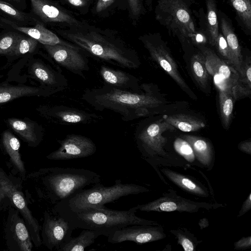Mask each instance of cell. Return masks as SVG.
Returning a JSON list of instances; mask_svg holds the SVG:
<instances>
[{
	"label": "cell",
	"instance_id": "7c38bea8",
	"mask_svg": "<svg viewBox=\"0 0 251 251\" xmlns=\"http://www.w3.org/2000/svg\"><path fill=\"white\" fill-rule=\"evenodd\" d=\"M4 224V239L10 251H31L33 244L25 220L17 209L10 205Z\"/></svg>",
	"mask_w": 251,
	"mask_h": 251
},
{
	"label": "cell",
	"instance_id": "d6a6232c",
	"mask_svg": "<svg viewBox=\"0 0 251 251\" xmlns=\"http://www.w3.org/2000/svg\"><path fill=\"white\" fill-rule=\"evenodd\" d=\"M177 240V244L180 245L185 251H194L197 246L202 241L199 240L185 228H178L176 229L170 230Z\"/></svg>",
	"mask_w": 251,
	"mask_h": 251
},
{
	"label": "cell",
	"instance_id": "ee69618b",
	"mask_svg": "<svg viewBox=\"0 0 251 251\" xmlns=\"http://www.w3.org/2000/svg\"><path fill=\"white\" fill-rule=\"evenodd\" d=\"M235 250H245L251 247V236L244 237L234 244Z\"/></svg>",
	"mask_w": 251,
	"mask_h": 251
},
{
	"label": "cell",
	"instance_id": "f6af8a7d",
	"mask_svg": "<svg viewBox=\"0 0 251 251\" xmlns=\"http://www.w3.org/2000/svg\"><path fill=\"white\" fill-rule=\"evenodd\" d=\"M8 2L16 8L24 11L27 8V0H2Z\"/></svg>",
	"mask_w": 251,
	"mask_h": 251
},
{
	"label": "cell",
	"instance_id": "5bb4252c",
	"mask_svg": "<svg viewBox=\"0 0 251 251\" xmlns=\"http://www.w3.org/2000/svg\"><path fill=\"white\" fill-rule=\"evenodd\" d=\"M202 54L206 70L212 75L219 91L226 92L232 96L234 88L240 84L239 74L209 49H203Z\"/></svg>",
	"mask_w": 251,
	"mask_h": 251
},
{
	"label": "cell",
	"instance_id": "74e56055",
	"mask_svg": "<svg viewBox=\"0 0 251 251\" xmlns=\"http://www.w3.org/2000/svg\"><path fill=\"white\" fill-rule=\"evenodd\" d=\"M174 147L176 151L187 161L192 162L195 159L193 150L190 144L185 139L177 138L174 141Z\"/></svg>",
	"mask_w": 251,
	"mask_h": 251
},
{
	"label": "cell",
	"instance_id": "f907efd6",
	"mask_svg": "<svg viewBox=\"0 0 251 251\" xmlns=\"http://www.w3.org/2000/svg\"><path fill=\"white\" fill-rule=\"evenodd\" d=\"M10 205H11L10 203H0V213L7 210Z\"/></svg>",
	"mask_w": 251,
	"mask_h": 251
},
{
	"label": "cell",
	"instance_id": "3957f363",
	"mask_svg": "<svg viewBox=\"0 0 251 251\" xmlns=\"http://www.w3.org/2000/svg\"><path fill=\"white\" fill-rule=\"evenodd\" d=\"M144 92L117 89L104 83L99 87L87 88L81 99L98 111L108 110L119 114L123 121L129 122L148 116L161 101L143 84Z\"/></svg>",
	"mask_w": 251,
	"mask_h": 251
},
{
	"label": "cell",
	"instance_id": "816d5d0a",
	"mask_svg": "<svg viewBox=\"0 0 251 251\" xmlns=\"http://www.w3.org/2000/svg\"><path fill=\"white\" fill-rule=\"evenodd\" d=\"M143 1H145V2L146 5L148 6V8L150 9L151 6L152 0H141L142 3Z\"/></svg>",
	"mask_w": 251,
	"mask_h": 251
},
{
	"label": "cell",
	"instance_id": "44dd1931",
	"mask_svg": "<svg viewBox=\"0 0 251 251\" xmlns=\"http://www.w3.org/2000/svg\"><path fill=\"white\" fill-rule=\"evenodd\" d=\"M2 144L5 152L9 157L7 165L10 173L19 177L24 182L27 174L20 152L19 140L10 131L6 130L2 134Z\"/></svg>",
	"mask_w": 251,
	"mask_h": 251
},
{
	"label": "cell",
	"instance_id": "4fadbf2b",
	"mask_svg": "<svg viewBox=\"0 0 251 251\" xmlns=\"http://www.w3.org/2000/svg\"><path fill=\"white\" fill-rule=\"evenodd\" d=\"M49 57L59 66L83 79L90 70L89 60L77 47L43 45Z\"/></svg>",
	"mask_w": 251,
	"mask_h": 251
},
{
	"label": "cell",
	"instance_id": "30bf717a",
	"mask_svg": "<svg viewBox=\"0 0 251 251\" xmlns=\"http://www.w3.org/2000/svg\"><path fill=\"white\" fill-rule=\"evenodd\" d=\"M175 127L163 118L146 125L141 124L137 127L135 138L138 148L144 155H165L163 147L167 138L162 134L167 130H173Z\"/></svg>",
	"mask_w": 251,
	"mask_h": 251
},
{
	"label": "cell",
	"instance_id": "d6986e66",
	"mask_svg": "<svg viewBox=\"0 0 251 251\" xmlns=\"http://www.w3.org/2000/svg\"><path fill=\"white\" fill-rule=\"evenodd\" d=\"M0 21L8 25L12 29L35 39L42 45H61L71 47H76L74 44L61 38L56 33L50 30L39 21H37L36 25L33 26H25L17 24L0 16Z\"/></svg>",
	"mask_w": 251,
	"mask_h": 251
},
{
	"label": "cell",
	"instance_id": "ffe728a7",
	"mask_svg": "<svg viewBox=\"0 0 251 251\" xmlns=\"http://www.w3.org/2000/svg\"><path fill=\"white\" fill-rule=\"evenodd\" d=\"M30 70L31 74L41 83L43 87L52 94L64 90L69 86L68 80L62 72L41 61L34 62Z\"/></svg>",
	"mask_w": 251,
	"mask_h": 251
},
{
	"label": "cell",
	"instance_id": "b9f144b4",
	"mask_svg": "<svg viewBox=\"0 0 251 251\" xmlns=\"http://www.w3.org/2000/svg\"><path fill=\"white\" fill-rule=\"evenodd\" d=\"M127 0L131 18L133 20L136 21L144 12L141 0Z\"/></svg>",
	"mask_w": 251,
	"mask_h": 251
},
{
	"label": "cell",
	"instance_id": "7dc6e473",
	"mask_svg": "<svg viewBox=\"0 0 251 251\" xmlns=\"http://www.w3.org/2000/svg\"><path fill=\"white\" fill-rule=\"evenodd\" d=\"M238 148L242 151L251 154V141L250 140H246L241 142L238 145Z\"/></svg>",
	"mask_w": 251,
	"mask_h": 251
},
{
	"label": "cell",
	"instance_id": "4dcf8cb0",
	"mask_svg": "<svg viewBox=\"0 0 251 251\" xmlns=\"http://www.w3.org/2000/svg\"><path fill=\"white\" fill-rule=\"evenodd\" d=\"M207 33L210 44L215 46L219 35V25L217 19L215 0H206Z\"/></svg>",
	"mask_w": 251,
	"mask_h": 251
},
{
	"label": "cell",
	"instance_id": "1f68e13d",
	"mask_svg": "<svg viewBox=\"0 0 251 251\" xmlns=\"http://www.w3.org/2000/svg\"><path fill=\"white\" fill-rule=\"evenodd\" d=\"M192 74L199 85L206 89L208 84V75L202 54H195L191 60Z\"/></svg>",
	"mask_w": 251,
	"mask_h": 251
},
{
	"label": "cell",
	"instance_id": "277c9868",
	"mask_svg": "<svg viewBox=\"0 0 251 251\" xmlns=\"http://www.w3.org/2000/svg\"><path fill=\"white\" fill-rule=\"evenodd\" d=\"M137 210V206L127 210H115L104 206L99 208H88L78 212L56 213L67 220L75 229H89L94 231L99 236L106 237L129 225H159L155 221L137 216L135 214Z\"/></svg>",
	"mask_w": 251,
	"mask_h": 251
},
{
	"label": "cell",
	"instance_id": "5b68a950",
	"mask_svg": "<svg viewBox=\"0 0 251 251\" xmlns=\"http://www.w3.org/2000/svg\"><path fill=\"white\" fill-rule=\"evenodd\" d=\"M149 191L148 188L141 185L122 183L120 179L116 180L115 184L111 186H105L99 182L60 201L50 210L54 213L78 212L88 208H99L121 197Z\"/></svg>",
	"mask_w": 251,
	"mask_h": 251
},
{
	"label": "cell",
	"instance_id": "8fae6325",
	"mask_svg": "<svg viewBox=\"0 0 251 251\" xmlns=\"http://www.w3.org/2000/svg\"><path fill=\"white\" fill-rule=\"evenodd\" d=\"M43 217L42 243L49 250L58 251L71 239L75 228L67 220L51 210H45Z\"/></svg>",
	"mask_w": 251,
	"mask_h": 251
},
{
	"label": "cell",
	"instance_id": "484cf974",
	"mask_svg": "<svg viewBox=\"0 0 251 251\" xmlns=\"http://www.w3.org/2000/svg\"><path fill=\"white\" fill-rule=\"evenodd\" d=\"M163 119L175 128L184 132L196 131L205 127L201 119L184 114L163 116Z\"/></svg>",
	"mask_w": 251,
	"mask_h": 251
},
{
	"label": "cell",
	"instance_id": "9c48e42d",
	"mask_svg": "<svg viewBox=\"0 0 251 251\" xmlns=\"http://www.w3.org/2000/svg\"><path fill=\"white\" fill-rule=\"evenodd\" d=\"M163 193L158 199L147 203L138 205V210L146 212H197L201 209L210 210L224 205L220 203H209L205 202H197L183 198L177 195L172 190Z\"/></svg>",
	"mask_w": 251,
	"mask_h": 251
},
{
	"label": "cell",
	"instance_id": "cb8c5ba5",
	"mask_svg": "<svg viewBox=\"0 0 251 251\" xmlns=\"http://www.w3.org/2000/svg\"><path fill=\"white\" fill-rule=\"evenodd\" d=\"M221 27L233 60V67L240 75L242 72L244 62L237 37L230 25L224 18L221 19Z\"/></svg>",
	"mask_w": 251,
	"mask_h": 251
},
{
	"label": "cell",
	"instance_id": "60d3db41",
	"mask_svg": "<svg viewBox=\"0 0 251 251\" xmlns=\"http://www.w3.org/2000/svg\"><path fill=\"white\" fill-rule=\"evenodd\" d=\"M215 46L222 56L227 61L228 64L233 67V60L226 42L222 34H219Z\"/></svg>",
	"mask_w": 251,
	"mask_h": 251
},
{
	"label": "cell",
	"instance_id": "f1b7e54d",
	"mask_svg": "<svg viewBox=\"0 0 251 251\" xmlns=\"http://www.w3.org/2000/svg\"><path fill=\"white\" fill-rule=\"evenodd\" d=\"M99 236L94 231L84 229L77 237H72L58 251H83L93 244Z\"/></svg>",
	"mask_w": 251,
	"mask_h": 251
},
{
	"label": "cell",
	"instance_id": "d590c367",
	"mask_svg": "<svg viewBox=\"0 0 251 251\" xmlns=\"http://www.w3.org/2000/svg\"><path fill=\"white\" fill-rule=\"evenodd\" d=\"M245 27L251 29V2L250 0H229Z\"/></svg>",
	"mask_w": 251,
	"mask_h": 251
},
{
	"label": "cell",
	"instance_id": "8d00e7d4",
	"mask_svg": "<svg viewBox=\"0 0 251 251\" xmlns=\"http://www.w3.org/2000/svg\"><path fill=\"white\" fill-rule=\"evenodd\" d=\"M21 35V33L13 29L0 34V54L10 55Z\"/></svg>",
	"mask_w": 251,
	"mask_h": 251
},
{
	"label": "cell",
	"instance_id": "ab89813d",
	"mask_svg": "<svg viewBox=\"0 0 251 251\" xmlns=\"http://www.w3.org/2000/svg\"><path fill=\"white\" fill-rule=\"evenodd\" d=\"M117 0H96L92 12L93 14L101 16L111 9L115 5Z\"/></svg>",
	"mask_w": 251,
	"mask_h": 251
},
{
	"label": "cell",
	"instance_id": "d4e9b609",
	"mask_svg": "<svg viewBox=\"0 0 251 251\" xmlns=\"http://www.w3.org/2000/svg\"><path fill=\"white\" fill-rule=\"evenodd\" d=\"M182 137L190 144L195 157L201 164L206 166L210 165L213 152L209 142L201 137L191 135H182Z\"/></svg>",
	"mask_w": 251,
	"mask_h": 251
},
{
	"label": "cell",
	"instance_id": "603a6c76",
	"mask_svg": "<svg viewBox=\"0 0 251 251\" xmlns=\"http://www.w3.org/2000/svg\"><path fill=\"white\" fill-rule=\"evenodd\" d=\"M161 171L172 182L187 192L199 197H208L207 189L200 182L169 169L163 168Z\"/></svg>",
	"mask_w": 251,
	"mask_h": 251
},
{
	"label": "cell",
	"instance_id": "ac0fdd59",
	"mask_svg": "<svg viewBox=\"0 0 251 251\" xmlns=\"http://www.w3.org/2000/svg\"><path fill=\"white\" fill-rule=\"evenodd\" d=\"M140 40L151 57L159 64L180 87L184 90H188L189 87L180 75L176 64L164 46L154 42L148 35L141 37Z\"/></svg>",
	"mask_w": 251,
	"mask_h": 251
},
{
	"label": "cell",
	"instance_id": "83f0119b",
	"mask_svg": "<svg viewBox=\"0 0 251 251\" xmlns=\"http://www.w3.org/2000/svg\"><path fill=\"white\" fill-rule=\"evenodd\" d=\"M0 16L25 26H33L38 21L30 12L21 11L2 0H0Z\"/></svg>",
	"mask_w": 251,
	"mask_h": 251
},
{
	"label": "cell",
	"instance_id": "e575fe53",
	"mask_svg": "<svg viewBox=\"0 0 251 251\" xmlns=\"http://www.w3.org/2000/svg\"><path fill=\"white\" fill-rule=\"evenodd\" d=\"M39 43L35 39L21 33L10 55L19 56L35 51Z\"/></svg>",
	"mask_w": 251,
	"mask_h": 251
},
{
	"label": "cell",
	"instance_id": "4316f807",
	"mask_svg": "<svg viewBox=\"0 0 251 251\" xmlns=\"http://www.w3.org/2000/svg\"><path fill=\"white\" fill-rule=\"evenodd\" d=\"M52 94L43 87L29 86H11L0 88V104L14 99L30 95L48 96Z\"/></svg>",
	"mask_w": 251,
	"mask_h": 251
},
{
	"label": "cell",
	"instance_id": "6da1fadb",
	"mask_svg": "<svg viewBox=\"0 0 251 251\" xmlns=\"http://www.w3.org/2000/svg\"><path fill=\"white\" fill-rule=\"evenodd\" d=\"M54 31L61 38L97 60L128 69H136L140 65L135 50L112 30L82 21L79 25Z\"/></svg>",
	"mask_w": 251,
	"mask_h": 251
},
{
	"label": "cell",
	"instance_id": "836d02e7",
	"mask_svg": "<svg viewBox=\"0 0 251 251\" xmlns=\"http://www.w3.org/2000/svg\"><path fill=\"white\" fill-rule=\"evenodd\" d=\"M219 103L222 123L225 128H228L232 115L233 98L229 93L219 91Z\"/></svg>",
	"mask_w": 251,
	"mask_h": 251
},
{
	"label": "cell",
	"instance_id": "8992f818",
	"mask_svg": "<svg viewBox=\"0 0 251 251\" xmlns=\"http://www.w3.org/2000/svg\"><path fill=\"white\" fill-rule=\"evenodd\" d=\"M188 5L184 0H158L156 19L180 39L193 38L196 31Z\"/></svg>",
	"mask_w": 251,
	"mask_h": 251
},
{
	"label": "cell",
	"instance_id": "c3c4849f",
	"mask_svg": "<svg viewBox=\"0 0 251 251\" xmlns=\"http://www.w3.org/2000/svg\"><path fill=\"white\" fill-rule=\"evenodd\" d=\"M10 203V202L3 190L0 187V203Z\"/></svg>",
	"mask_w": 251,
	"mask_h": 251
},
{
	"label": "cell",
	"instance_id": "bcb514c9",
	"mask_svg": "<svg viewBox=\"0 0 251 251\" xmlns=\"http://www.w3.org/2000/svg\"><path fill=\"white\" fill-rule=\"evenodd\" d=\"M251 209V193L249 194V196L243 202L238 217H240L244 215L246 212Z\"/></svg>",
	"mask_w": 251,
	"mask_h": 251
},
{
	"label": "cell",
	"instance_id": "ba28073f",
	"mask_svg": "<svg viewBox=\"0 0 251 251\" xmlns=\"http://www.w3.org/2000/svg\"><path fill=\"white\" fill-rule=\"evenodd\" d=\"M30 13L45 26L54 29L69 27L79 25V20L69 10L58 2L52 0H29Z\"/></svg>",
	"mask_w": 251,
	"mask_h": 251
},
{
	"label": "cell",
	"instance_id": "52a82bcc",
	"mask_svg": "<svg viewBox=\"0 0 251 251\" xmlns=\"http://www.w3.org/2000/svg\"><path fill=\"white\" fill-rule=\"evenodd\" d=\"M0 187L8 198L11 206L18 210L25 220L34 246L40 247L42 244L41 227L28 207V201L23 191V180L0 168Z\"/></svg>",
	"mask_w": 251,
	"mask_h": 251
},
{
	"label": "cell",
	"instance_id": "e0dca14e",
	"mask_svg": "<svg viewBox=\"0 0 251 251\" xmlns=\"http://www.w3.org/2000/svg\"><path fill=\"white\" fill-rule=\"evenodd\" d=\"M42 111L49 120L60 125L92 124L103 118L96 113L64 105L46 106Z\"/></svg>",
	"mask_w": 251,
	"mask_h": 251
},
{
	"label": "cell",
	"instance_id": "7bdbcfd3",
	"mask_svg": "<svg viewBox=\"0 0 251 251\" xmlns=\"http://www.w3.org/2000/svg\"><path fill=\"white\" fill-rule=\"evenodd\" d=\"M240 82L245 84L251 89V67L250 62L246 61L243 63L241 74L240 75Z\"/></svg>",
	"mask_w": 251,
	"mask_h": 251
},
{
	"label": "cell",
	"instance_id": "2e32d148",
	"mask_svg": "<svg viewBox=\"0 0 251 251\" xmlns=\"http://www.w3.org/2000/svg\"><path fill=\"white\" fill-rule=\"evenodd\" d=\"M166 237L162 226L153 225H129L119 229L108 237L110 243L132 241L138 244L162 240Z\"/></svg>",
	"mask_w": 251,
	"mask_h": 251
},
{
	"label": "cell",
	"instance_id": "f546056e",
	"mask_svg": "<svg viewBox=\"0 0 251 251\" xmlns=\"http://www.w3.org/2000/svg\"><path fill=\"white\" fill-rule=\"evenodd\" d=\"M9 125L11 128L18 133L28 144L32 147L37 146L41 141L35 132L34 126L24 121L16 119H8Z\"/></svg>",
	"mask_w": 251,
	"mask_h": 251
},
{
	"label": "cell",
	"instance_id": "681fc988",
	"mask_svg": "<svg viewBox=\"0 0 251 251\" xmlns=\"http://www.w3.org/2000/svg\"><path fill=\"white\" fill-rule=\"evenodd\" d=\"M199 225L201 229L207 227L209 226V222L207 219L202 218L199 221Z\"/></svg>",
	"mask_w": 251,
	"mask_h": 251
},
{
	"label": "cell",
	"instance_id": "7402d4cb",
	"mask_svg": "<svg viewBox=\"0 0 251 251\" xmlns=\"http://www.w3.org/2000/svg\"><path fill=\"white\" fill-rule=\"evenodd\" d=\"M99 73L104 83L117 89L140 92L141 87L134 75L121 70L101 65Z\"/></svg>",
	"mask_w": 251,
	"mask_h": 251
},
{
	"label": "cell",
	"instance_id": "f35d334b",
	"mask_svg": "<svg viewBox=\"0 0 251 251\" xmlns=\"http://www.w3.org/2000/svg\"><path fill=\"white\" fill-rule=\"evenodd\" d=\"M60 1L63 4H65L82 14H85L88 12L90 6L92 3V0H60Z\"/></svg>",
	"mask_w": 251,
	"mask_h": 251
},
{
	"label": "cell",
	"instance_id": "9a60e30c",
	"mask_svg": "<svg viewBox=\"0 0 251 251\" xmlns=\"http://www.w3.org/2000/svg\"><path fill=\"white\" fill-rule=\"evenodd\" d=\"M60 146L46 157L52 160H68L88 157L94 154L97 147L94 142L85 136L70 134L63 140H57Z\"/></svg>",
	"mask_w": 251,
	"mask_h": 251
},
{
	"label": "cell",
	"instance_id": "7a4b0ae2",
	"mask_svg": "<svg viewBox=\"0 0 251 251\" xmlns=\"http://www.w3.org/2000/svg\"><path fill=\"white\" fill-rule=\"evenodd\" d=\"M100 182L97 173L83 168L49 167L27 174L28 201L33 200L54 206L60 201L90 186Z\"/></svg>",
	"mask_w": 251,
	"mask_h": 251
}]
</instances>
